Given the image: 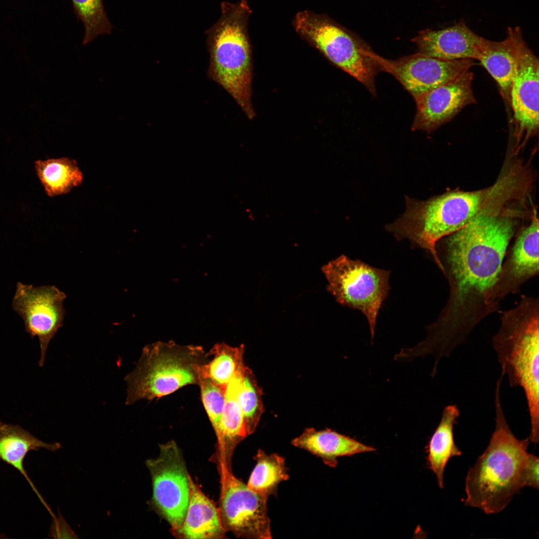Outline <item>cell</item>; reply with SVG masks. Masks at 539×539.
<instances>
[{
	"instance_id": "5bb4252c",
	"label": "cell",
	"mask_w": 539,
	"mask_h": 539,
	"mask_svg": "<svg viewBox=\"0 0 539 539\" xmlns=\"http://www.w3.org/2000/svg\"><path fill=\"white\" fill-rule=\"evenodd\" d=\"M469 70L416 97L417 110L411 129L431 133L454 118L465 106L476 103Z\"/></svg>"
},
{
	"instance_id": "44dd1931",
	"label": "cell",
	"mask_w": 539,
	"mask_h": 539,
	"mask_svg": "<svg viewBox=\"0 0 539 539\" xmlns=\"http://www.w3.org/2000/svg\"><path fill=\"white\" fill-rule=\"evenodd\" d=\"M246 365L242 361L226 386L220 430L217 436L227 463L237 445L248 436L239 401V394Z\"/></svg>"
},
{
	"instance_id": "8fae6325",
	"label": "cell",
	"mask_w": 539,
	"mask_h": 539,
	"mask_svg": "<svg viewBox=\"0 0 539 539\" xmlns=\"http://www.w3.org/2000/svg\"><path fill=\"white\" fill-rule=\"evenodd\" d=\"M66 297L54 285L34 286L20 281L16 284L11 307L22 318L25 331L31 338H38L40 367L44 364L50 340L63 325Z\"/></svg>"
},
{
	"instance_id": "3957f363",
	"label": "cell",
	"mask_w": 539,
	"mask_h": 539,
	"mask_svg": "<svg viewBox=\"0 0 539 539\" xmlns=\"http://www.w3.org/2000/svg\"><path fill=\"white\" fill-rule=\"evenodd\" d=\"M502 379L496 383L495 428L490 442L465 480L464 504L487 514L503 511L523 488L522 474L529 453V438L519 439L506 420L500 399Z\"/></svg>"
},
{
	"instance_id": "30bf717a",
	"label": "cell",
	"mask_w": 539,
	"mask_h": 539,
	"mask_svg": "<svg viewBox=\"0 0 539 539\" xmlns=\"http://www.w3.org/2000/svg\"><path fill=\"white\" fill-rule=\"evenodd\" d=\"M510 106L513 111V146L516 155L539 133V60L523 36L519 39Z\"/></svg>"
},
{
	"instance_id": "f546056e",
	"label": "cell",
	"mask_w": 539,
	"mask_h": 539,
	"mask_svg": "<svg viewBox=\"0 0 539 539\" xmlns=\"http://www.w3.org/2000/svg\"><path fill=\"white\" fill-rule=\"evenodd\" d=\"M5 537H6L5 536V535H3V534H0V539H3V538H5Z\"/></svg>"
},
{
	"instance_id": "cb8c5ba5",
	"label": "cell",
	"mask_w": 539,
	"mask_h": 539,
	"mask_svg": "<svg viewBox=\"0 0 539 539\" xmlns=\"http://www.w3.org/2000/svg\"><path fill=\"white\" fill-rule=\"evenodd\" d=\"M256 466L248 487L253 491L266 498L276 495L279 484L289 478L284 459L276 454H267L259 449L256 456Z\"/></svg>"
},
{
	"instance_id": "ac0fdd59",
	"label": "cell",
	"mask_w": 539,
	"mask_h": 539,
	"mask_svg": "<svg viewBox=\"0 0 539 539\" xmlns=\"http://www.w3.org/2000/svg\"><path fill=\"white\" fill-rule=\"evenodd\" d=\"M522 36L519 27H508L507 37L503 40L485 39L483 52L478 60L496 81L501 95L509 105L515 54L518 40Z\"/></svg>"
},
{
	"instance_id": "9c48e42d",
	"label": "cell",
	"mask_w": 539,
	"mask_h": 539,
	"mask_svg": "<svg viewBox=\"0 0 539 539\" xmlns=\"http://www.w3.org/2000/svg\"><path fill=\"white\" fill-rule=\"evenodd\" d=\"M151 474L152 502L177 532L185 519L190 499V476L174 441L162 444L156 459L146 462Z\"/></svg>"
},
{
	"instance_id": "ffe728a7",
	"label": "cell",
	"mask_w": 539,
	"mask_h": 539,
	"mask_svg": "<svg viewBox=\"0 0 539 539\" xmlns=\"http://www.w3.org/2000/svg\"><path fill=\"white\" fill-rule=\"evenodd\" d=\"M60 447L58 443L50 444L42 441L18 425L6 424L0 421V459L21 474L46 507L47 505L24 469L23 461L27 453L31 450L44 448L54 452Z\"/></svg>"
},
{
	"instance_id": "4fadbf2b",
	"label": "cell",
	"mask_w": 539,
	"mask_h": 539,
	"mask_svg": "<svg viewBox=\"0 0 539 539\" xmlns=\"http://www.w3.org/2000/svg\"><path fill=\"white\" fill-rule=\"evenodd\" d=\"M380 71L392 75L415 98L469 70L473 59L445 60L419 53L397 60L384 58L373 52Z\"/></svg>"
},
{
	"instance_id": "6da1fadb",
	"label": "cell",
	"mask_w": 539,
	"mask_h": 539,
	"mask_svg": "<svg viewBox=\"0 0 539 539\" xmlns=\"http://www.w3.org/2000/svg\"><path fill=\"white\" fill-rule=\"evenodd\" d=\"M511 212H482L436 248L449 287L447 302L427 327L425 348L449 357L475 326L498 308L495 289L516 221Z\"/></svg>"
},
{
	"instance_id": "4316f807",
	"label": "cell",
	"mask_w": 539,
	"mask_h": 539,
	"mask_svg": "<svg viewBox=\"0 0 539 539\" xmlns=\"http://www.w3.org/2000/svg\"><path fill=\"white\" fill-rule=\"evenodd\" d=\"M71 0L75 14L84 26L83 45L99 35L111 33L112 26L106 14L102 0Z\"/></svg>"
},
{
	"instance_id": "7402d4cb",
	"label": "cell",
	"mask_w": 539,
	"mask_h": 539,
	"mask_svg": "<svg viewBox=\"0 0 539 539\" xmlns=\"http://www.w3.org/2000/svg\"><path fill=\"white\" fill-rule=\"evenodd\" d=\"M459 415L456 405L446 406L427 447L428 467L435 475L440 488H444V471L449 460L462 454L456 445L454 436V425Z\"/></svg>"
},
{
	"instance_id": "d6986e66",
	"label": "cell",
	"mask_w": 539,
	"mask_h": 539,
	"mask_svg": "<svg viewBox=\"0 0 539 539\" xmlns=\"http://www.w3.org/2000/svg\"><path fill=\"white\" fill-rule=\"evenodd\" d=\"M190 499L186 515L177 532L186 539H218L225 530L214 503L195 484L190 476Z\"/></svg>"
},
{
	"instance_id": "2e32d148",
	"label": "cell",
	"mask_w": 539,
	"mask_h": 539,
	"mask_svg": "<svg viewBox=\"0 0 539 539\" xmlns=\"http://www.w3.org/2000/svg\"><path fill=\"white\" fill-rule=\"evenodd\" d=\"M485 38L473 31L463 20L440 30L426 29L412 41L418 53L445 60L462 59L479 60Z\"/></svg>"
},
{
	"instance_id": "9a60e30c",
	"label": "cell",
	"mask_w": 539,
	"mask_h": 539,
	"mask_svg": "<svg viewBox=\"0 0 539 539\" xmlns=\"http://www.w3.org/2000/svg\"><path fill=\"white\" fill-rule=\"evenodd\" d=\"M539 272V220L534 210L531 224L520 233L502 263L495 289L496 303L499 305L506 296L519 292L525 282Z\"/></svg>"
},
{
	"instance_id": "7a4b0ae2",
	"label": "cell",
	"mask_w": 539,
	"mask_h": 539,
	"mask_svg": "<svg viewBox=\"0 0 539 539\" xmlns=\"http://www.w3.org/2000/svg\"><path fill=\"white\" fill-rule=\"evenodd\" d=\"M516 192L515 178L503 171L494 185L484 190L451 192L424 201L406 196L405 213L386 229L397 240L407 239L414 246L428 250L440 267L436 249L440 240L461 229L482 212L514 200Z\"/></svg>"
},
{
	"instance_id": "277c9868",
	"label": "cell",
	"mask_w": 539,
	"mask_h": 539,
	"mask_svg": "<svg viewBox=\"0 0 539 539\" xmlns=\"http://www.w3.org/2000/svg\"><path fill=\"white\" fill-rule=\"evenodd\" d=\"M539 300L523 295L519 304L502 312L499 331L492 337L502 373L510 385L522 387L531 423L529 438L539 439Z\"/></svg>"
},
{
	"instance_id": "52a82bcc",
	"label": "cell",
	"mask_w": 539,
	"mask_h": 539,
	"mask_svg": "<svg viewBox=\"0 0 539 539\" xmlns=\"http://www.w3.org/2000/svg\"><path fill=\"white\" fill-rule=\"evenodd\" d=\"M293 24L300 35L375 96V77L380 70L366 44L326 16L307 10L298 13Z\"/></svg>"
},
{
	"instance_id": "8992f818",
	"label": "cell",
	"mask_w": 539,
	"mask_h": 539,
	"mask_svg": "<svg viewBox=\"0 0 539 539\" xmlns=\"http://www.w3.org/2000/svg\"><path fill=\"white\" fill-rule=\"evenodd\" d=\"M210 357L201 346L181 345L172 341L146 345L135 368L125 378L126 404L152 400L188 385H198L199 367Z\"/></svg>"
},
{
	"instance_id": "83f0119b",
	"label": "cell",
	"mask_w": 539,
	"mask_h": 539,
	"mask_svg": "<svg viewBox=\"0 0 539 539\" xmlns=\"http://www.w3.org/2000/svg\"><path fill=\"white\" fill-rule=\"evenodd\" d=\"M201 400L217 437L219 434L225 403V389L210 378L199 375Z\"/></svg>"
},
{
	"instance_id": "f1b7e54d",
	"label": "cell",
	"mask_w": 539,
	"mask_h": 539,
	"mask_svg": "<svg viewBox=\"0 0 539 539\" xmlns=\"http://www.w3.org/2000/svg\"><path fill=\"white\" fill-rule=\"evenodd\" d=\"M539 458L528 454L522 474L523 487H529L539 489Z\"/></svg>"
},
{
	"instance_id": "7c38bea8",
	"label": "cell",
	"mask_w": 539,
	"mask_h": 539,
	"mask_svg": "<svg viewBox=\"0 0 539 539\" xmlns=\"http://www.w3.org/2000/svg\"><path fill=\"white\" fill-rule=\"evenodd\" d=\"M225 466L223 471L221 512L226 528L246 539L272 538L268 498L251 490Z\"/></svg>"
},
{
	"instance_id": "e0dca14e",
	"label": "cell",
	"mask_w": 539,
	"mask_h": 539,
	"mask_svg": "<svg viewBox=\"0 0 539 539\" xmlns=\"http://www.w3.org/2000/svg\"><path fill=\"white\" fill-rule=\"evenodd\" d=\"M291 444L320 458L331 468L336 466L338 457L376 451L372 447L332 430H317L311 427L306 428L292 440Z\"/></svg>"
},
{
	"instance_id": "5b68a950",
	"label": "cell",
	"mask_w": 539,
	"mask_h": 539,
	"mask_svg": "<svg viewBox=\"0 0 539 539\" xmlns=\"http://www.w3.org/2000/svg\"><path fill=\"white\" fill-rule=\"evenodd\" d=\"M221 9L220 19L205 31L210 55L207 76L252 119L251 52L247 28L251 10L246 0L223 1Z\"/></svg>"
},
{
	"instance_id": "d4e9b609",
	"label": "cell",
	"mask_w": 539,
	"mask_h": 539,
	"mask_svg": "<svg viewBox=\"0 0 539 539\" xmlns=\"http://www.w3.org/2000/svg\"><path fill=\"white\" fill-rule=\"evenodd\" d=\"M245 347H233L224 343L215 344L209 351L212 359L199 368V374L210 378L225 389L244 361Z\"/></svg>"
},
{
	"instance_id": "ba28073f",
	"label": "cell",
	"mask_w": 539,
	"mask_h": 539,
	"mask_svg": "<svg viewBox=\"0 0 539 539\" xmlns=\"http://www.w3.org/2000/svg\"><path fill=\"white\" fill-rule=\"evenodd\" d=\"M327 290L343 306L361 311L366 317L373 340L377 317L390 286V271L341 255L322 268Z\"/></svg>"
},
{
	"instance_id": "603a6c76",
	"label": "cell",
	"mask_w": 539,
	"mask_h": 539,
	"mask_svg": "<svg viewBox=\"0 0 539 539\" xmlns=\"http://www.w3.org/2000/svg\"><path fill=\"white\" fill-rule=\"evenodd\" d=\"M37 176L46 195L51 197L67 194L81 185L83 174L76 161L67 157L35 162Z\"/></svg>"
},
{
	"instance_id": "484cf974",
	"label": "cell",
	"mask_w": 539,
	"mask_h": 539,
	"mask_svg": "<svg viewBox=\"0 0 539 539\" xmlns=\"http://www.w3.org/2000/svg\"><path fill=\"white\" fill-rule=\"evenodd\" d=\"M239 401L245 429L249 436L256 431L264 412V406L262 390L258 385L254 372L246 365L239 394Z\"/></svg>"
}]
</instances>
